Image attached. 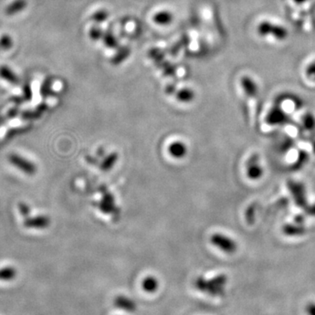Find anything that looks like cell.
Listing matches in <instances>:
<instances>
[{
	"mask_svg": "<svg viewBox=\"0 0 315 315\" xmlns=\"http://www.w3.org/2000/svg\"><path fill=\"white\" fill-rule=\"evenodd\" d=\"M256 30L261 38H273L277 42H285L289 36L288 30L284 25L270 21H261L256 25Z\"/></svg>",
	"mask_w": 315,
	"mask_h": 315,
	"instance_id": "obj_1",
	"label": "cell"
},
{
	"mask_svg": "<svg viewBox=\"0 0 315 315\" xmlns=\"http://www.w3.org/2000/svg\"><path fill=\"white\" fill-rule=\"evenodd\" d=\"M227 278L223 275H220L210 280L202 277L198 278L195 282V286L198 290L202 293H207L212 297H222L225 294Z\"/></svg>",
	"mask_w": 315,
	"mask_h": 315,
	"instance_id": "obj_2",
	"label": "cell"
},
{
	"mask_svg": "<svg viewBox=\"0 0 315 315\" xmlns=\"http://www.w3.org/2000/svg\"><path fill=\"white\" fill-rule=\"evenodd\" d=\"M210 241L214 247L218 248L220 251L228 255H232L237 250V244L235 240L221 233H215L212 235Z\"/></svg>",
	"mask_w": 315,
	"mask_h": 315,
	"instance_id": "obj_3",
	"label": "cell"
},
{
	"mask_svg": "<svg viewBox=\"0 0 315 315\" xmlns=\"http://www.w3.org/2000/svg\"><path fill=\"white\" fill-rule=\"evenodd\" d=\"M9 161L11 164L21 170L25 174L33 175L37 172V167L36 165L31 162L30 160H26L24 157L18 155V154H11L9 156Z\"/></svg>",
	"mask_w": 315,
	"mask_h": 315,
	"instance_id": "obj_4",
	"label": "cell"
},
{
	"mask_svg": "<svg viewBox=\"0 0 315 315\" xmlns=\"http://www.w3.org/2000/svg\"><path fill=\"white\" fill-rule=\"evenodd\" d=\"M240 84L244 94L251 101H255L258 96V87L254 79L250 76H242Z\"/></svg>",
	"mask_w": 315,
	"mask_h": 315,
	"instance_id": "obj_5",
	"label": "cell"
},
{
	"mask_svg": "<svg viewBox=\"0 0 315 315\" xmlns=\"http://www.w3.org/2000/svg\"><path fill=\"white\" fill-rule=\"evenodd\" d=\"M50 225V219L46 215L28 217L24 222V226L29 229H46Z\"/></svg>",
	"mask_w": 315,
	"mask_h": 315,
	"instance_id": "obj_6",
	"label": "cell"
},
{
	"mask_svg": "<svg viewBox=\"0 0 315 315\" xmlns=\"http://www.w3.org/2000/svg\"><path fill=\"white\" fill-rule=\"evenodd\" d=\"M168 151L170 155L175 158V159H182L184 158L187 153H188V147L186 146L185 143L181 142V141H175L172 142L169 147H168Z\"/></svg>",
	"mask_w": 315,
	"mask_h": 315,
	"instance_id": "obj_7",
	"label": "cell"
},
{
	"mask_svg": "<svg viewBox=\"0 0 315 315\" xmlns=\"http://www.w3.org/2000/svg\"><path fill=\"white\" fill-rule=\"evenodd\" d=\"M142 286H143L144 290L147 293H153V292L158 290V288H159V281L155 277L148 276V277L144 278Z\"/></svg>",
	"mask_w": 315,
	"mask_h": 315,
	"instance_id": "obj_8",
	"label": "cell"
},
{
	"mask_svg": "<svg viewBox=\"0 0 315 315\" xmlns=\"http://www.w3.org/2000/svg\"><path fill=\"white\" fill-rule=\"evenodd\" d=\"M17 276V270L12 266H7L0 269V280L12 281Z\"/></svg>",
	"mask_w": 315,
	"mask_h": 315,
	"instance_id": "obj_9",
	"label": "cell"
},
{
	"mask_svg": "<svg viewBox=\"0 0 315 315\" xmlns=\"http://www.w3.org/2000/svg\"><path fill=\"white\" fill-rule=\"evenodd\" d=\"M100 209L105 213H109L113 211L114 209V198L109 193H105L104 195V199L100 203Z\"/></svg>",
	"mask_w": 315,
	"mask_h": 315,
	"instance_id": "obj_10",
	"label": "cell"
},
{
	"mask_svg": "<svg viewBox=\"0 0 315 315\" xmlns=\"http://www.w3.org/2000/svg\"><path fill=\"white\" fill-rule=\"evenodd\" d=\"M118 159V155L114 152V153H110L109 156L106 157L105 161L102 163L101 169L103 171H109L110 169H112L115 164L117 163V160Z\"/></svg>",
	"mask_w": 315,
	"mask_h": 315,
	"instance_id": "obj_11",
	"label": "cell"
},
{
	"mask_svg": "<svg viewBox=\"0 0 315 315\" xmlns=\"http://www.w3.org/2000/svg\"><path fill=\"white\" fill-rule=\"evenodd\" d=\"M116 305L118 307H122L121 309L127 310V311H133L135 309L134 302L126 297H118L116 299Z\"/></svg>",
	"mask_w": 315,
	"mask_h": 315,
	"instance_id": "obj_12",
	"label": "cell"
},
{
	"mask_svg": "<svg viewBox=\"0 0 315 315\" xmlns=\"http://www.w3.org/2000/svg\"><path fill=\"white\" fill-rule=\"evenodd\" d=\"M25 6V0H17V1H15V2H13V4L9 5L8 8L6 9V13H8L9 15H12L13 13L20 12V11L24 8Z\"/></svg>",
	"mask_w": 315,
	"mask_h": 315,
	"instance_id": "obj_13",
	"label": "cell"
},
{
	"mask_svg": "<svg viewBox=\"0 0 315 315\" xmlns=\"http://www.w3.org/2000/svg\"><path fill=\"white\" fill-rule=\"evenodd\" d=\"M286 117V114L281 109H274L270 112L269 118L273 123H281Z\"/></svg>",
	"mask_w": 315,
	"mask_h": 315,
	"instance_id": "obj_14",
	"label": "cell"
},
{
	"mask_svg": "<svg viewBox=\"0 0 315 315\" xmlns=\"http://www.w3.org/2000/svg\"><path fill=\"white\" fill-rule=\"evenodd\" d=\"M0 76H2V78H4V79L8 81L12 84L18 83L17 77L7 67H1L0 68Z\"/></svg>",
	"mask_w": 315,
	"mask_h": 315,
	"instance_id": "obj_15",
	"label": "cell"
},
{
	"mask_svg": "<svg viewBox=\"0 0 315 315\" xmlns=\"http://www.w3.org/2000/svg\"><path fill=\"white\" fill-rule=\"evenodd\" d=\"M194 97V93L191 89H182L178 94V99L183 103H189L191 102Z\"/></svg>",
	"mask_w": 315,
	"mask_h": 315,
	"instance_id": "obj_16",
	"label": "cell"
},
{
	"mask_svg": "<svg viewBox=\"0 0 315 315\" xmlns=\"http://www.w3.org/2000/svg\"><path fill=\"white\" fill-rule=\"evenodd\" d=\"M307 80L315 83V60L307 65L304 71Z\"/></svg>",
	"mask_w": 315,
	"mask_h": 315,
	"instance_id": "obj_17",
	"label": "cell"
},
{
	"mask_svg": "<svg viewBox=\"0 0 315 315\" xmlns=\"http://www.w3.org/2000/svg\"><path fill=\"white\" fill-rule=\"evenodd\" d=\"M263 174V169L260 166L257 165H252L249 168L248 176L252 178V180H256L260 178Z\"/></svg>",
	"mask_w": 315,
	"mask_h": 315,
	"instance_id": "obj_18",
	"label": "cell"
},
{
	"mask_svg": "<svg viewBox=\"0 0 315 315\" xmlns=\"http://www.w3.org/2000/svg\"><path fill=\"white\" fill-rule=\"evenodd\" d=\"M19 210H20L21 214H22L23 216H25V217L28 216V215H29L30 212H31L30 207L28 206L27 204H25V202H21V203L19 204Z\"/></svg>",
	"mask_w": 315,
	"mask_h": 315,
	"instance_id": "obj_19",
	"label": "cell"
},
{
	"mask_svg": "<svg viewBox=\"0 0 315 315\" xmlns=\"http://www.w3.org/2000/svg\"><path fill=\"white\" fill-rule=\"evenodd\" d=\"M306 315H315V301H309L305 306Z\"/></svg>",
	"mask_w": 315,
	"mask_h": 315,
	"instance_id": "obj_20",
	"label": "cell"
},
{
	"mask_svg": "<svg viewBox=\"0 0 315 315\" xmlns=\"http://www.w3.org/2000/svg\"><path fill=\"white\" fill-rule=\"evenodd\" d=\"M0 46L4 49H7L12 46V40L8 36H3L0 40Z\"/></svg>",
	"mask_w": 315,
	"mask_h": 315,
	"instance_id": "obj_21",
	"label": "cell"
},
{
	"mask_svg": "<svg viewBox=\"0 0 315 315\" xmlns=\"http://www.w3.org/2000/svg\"><path fill=\"white\" fill-rule=\"evenodd\" d=\"M310 0H293L294 4H297V5H300V4H307Z\"/></svg>",
	"mask_w": 315,
	"mask_h": 315,
	"instance_id": "obj_22",
	"label": "cell"
}]
</instances>
